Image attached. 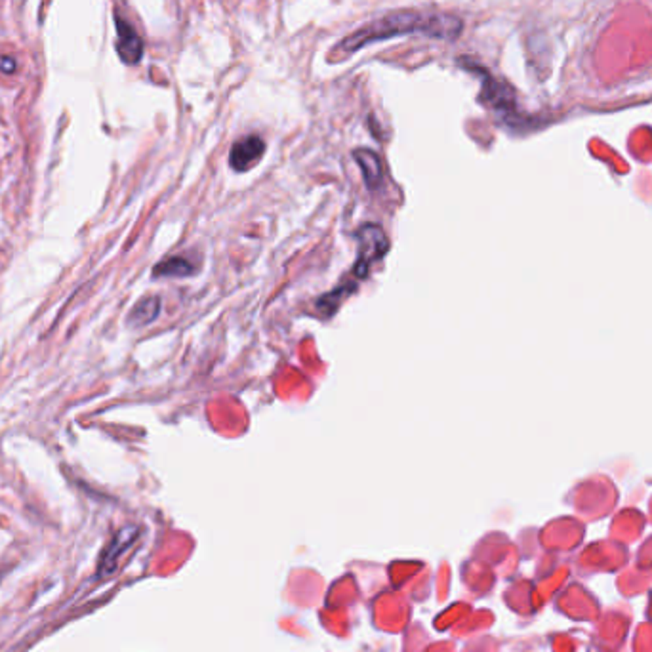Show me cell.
I'll list each match as a JSON object with an SVG mask.
<instances>
[{
	"label": "cell",
	"mask_w": 652,
	"mask_h": 652,
	"mask_svg": "<svg viewBox=\"0 0 652 652\" xmlns=\"http://www.w3.org/2000/svg\"><path fill=\"white\" fill-rule=\"evenodd\" d=\"M266 153V144L259 136H248L238 139L229 151V166L235 172H246L258 162Z\"/></svg>",
	"instance_id": "cell-4"
},
{
	"label": "cell",
	"mask_w": 652,
	"mask_h": 652,
	"mask_svg": "<svg viewBox=\"0 0 652 652\" xmlns=\"http://www.w3.org/2000/svg\"><path fill=\"white\" fill-rule=\"evenodd\" d=\"M160 313V298L157 296H147L144 300H139L134 305V309L130 311L128 315V324L132 326H145V324L153 323Z\"/></svg>",
	"instance_id": "cell-8"
},
{
	"label": "cell",
	"mask_w": 652,
	"mask_h": 652,
	"mask_svg": "<svg viewBox=\"0 0 652 652\" xmlns=\"http://www.w3.org/2000/svg\"><path fill=\"white\" fill-rule=\"evenodd\" d=\"M137 534H139V529H137V526H126V529L116 532L115 538L109 542L107 547L101 553L100 563H98V576H100V578H105L109 574L115 573L116 566H119V561H121L122 555L132 547V544L136 542Z\"/></svg>",
	"instance_id": "cell-3"
},
{
	"label": "cell",
	"mask_w": 652,
	"mask_h": 652,
	"mask_svg": "<svg viewBox=\"0 0 652 652\" xmlns=\"http://www.w3.org/2000/svg\"><path fill=\"white\" fill-rule=\"evenodd\" d=\"M4 61L0 63V69L4 73H14L15 71V61L12 58H2Z\"/></svg>",
	"instance_id": "cell-10"
},
{
	"label": "cell",
	"mask_w": 652,
	"mask_h": 652,
	"mask_svg": "<svg viewBox=\"0 0 652 652\" xmlns=\"http://www.w3.org/2000/svg\"><path fill=\"white\" fill-rule=\"evenodd\" d=\"M197 269H195V266L189 259L174 256V258H168L157 264V267L153 269V275L155 277H176L178 279V277H189Z\"/></svg>",
	"instance_id": "cell-9"
},
{
	"label": "cell",
	"mask_w": 652,
	"mask_h": 652,
	"mask_svg": "<svg viewBox=\"0 0 652 652\" xmlns=\"http://www.w3.org/2000/svg\"><path fill=\"white\" fill-rule=\"evenodd\" d=\"M116 33H119V40H116V52L119 56L126 65H136L142 56H144V43L142 38L137 36L134 27L128 22H124L122 17L116 15Z\"/></svg>",
	"instance_id": "cell-5"
},
{
	"label": "cell",
	"mask_w": 652,
	"mask_h": 652,
	"mask_svg": "<svg viewBox=\"0 0 652 652\" xmlns=\"http://www.w3.org/2000/svg\"><path fill=\"white\" fill-rule=\"evenodd\" d=\"M353 157L357 160V165L361 166V172H363L366 187L370 191L378 189L381 185V181H384V166H381L380 157L370 149L353 151Z\"/></svg>",
	"instance_id": "cell-6"
},
{
	"label": "cell",
	"mask_w": 652,
	"mask_h": 652,
	"mask_svg": "<svg viewBox=\"0 0 652 652\" xmlns=\"http://www.w3.org/2000/svg\"><path fill=\"white\" fill-rule=\"evenodd\" d=\"M464 23L456 15L445 14H420V12H395L378 22L370 23L368 27L361 29L355 35L347 36L340 43V50L357 52L363 46L393 36L410 35V33H422V35L433 36V38H445L452 40L462 33Z\"/></svg>",
	"instance_id": "cell-1"
},
{
	"label": "cell",
	"mask_w": 652,
	"mask_h": 652,
	"mask_svg": "<svg viewBox=\"0 0 652 652\" xmlns=\"http://www.w3.org/2000/svg\"><path fill=\"white\" fill-rule=\"evenodd\" d=\"M355 238H357L358 244V256L355 266H353V277H355V280H363L368 277L370 267L387 254L389 238L380 225H374V223L361 225L355 233Z\"/></svg>",
	"instance_id": "cell-2"
},
{
	"label": "cell",
	"mask_w": 652,
	"mask_h": 652,
	"mask_svg": "<svg viewBox=\"0 0 652 652\" xmlns=\"http://www.w3.org/2000/svg\"><path fill=\"white\" fill-rule=\"evenodd\" d=\"M480 100L490 103V107L498 109V111H513V96L511 90L500 84L498 80L490 79L487 73L483 75V96Z\"/></svg>",
	"instance_id": "cell-7"
}]
</instances>
